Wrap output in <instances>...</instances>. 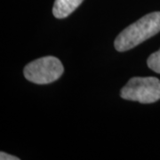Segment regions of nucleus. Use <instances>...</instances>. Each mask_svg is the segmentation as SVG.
Wrapping results in <instances>:
<instances>
[{"label":"nucleus","mask_w":160,"mask_h":160,"mask_svg":"<svg viewBox=\"0 0 160 160\" xmlns=\"http://www.w3.org/2000/svg\"><path fill=\"white\" fill-rule=\"evenodd\" d=\"M160 32V12L146 14L126 27L115 39V48L125 52L134 48Z\"/></svg>","instance_id":"obj_1"},{"label":"nucleus","mask_w":160,"mask_h":160,"mask_svg":"<svg viewBox=\"0 0 160 160\" xmlns=\"http://www.w3.org/2000/svg\"><path fill=\"white\" fill-rule=\"evenodd\" d=\"M120 96L128 101L148 104L160 100V80L154 77H134L120 92Z\"/></svg>","instance_id":"obj_2"},{"label":"nucleus","mask_w":160,"mask_h":160,"mask_svg":"<svg viewBox=\"0 0 160 160\" xmlns=\"http://www.w3.org/2000/svg\"><path fill=\"white\" fill-rule=\"evenodd\" d=\"M64 71L61 61L53 56L37 59L25 66V78L38 85H47L61 78Z\"/></svg>","instance_id":"obj_3"},{"label":"nucleus","mask_w":160,"mask_h":160,"mask_svg":"<svg viewBox=\"0 0 160 160\" xmlns=\"http://www.w3.org/2000/svg\"><path fill=\"white\" fill-rule=\"evenodd\" d=\"M83 1L84 0H55L52 13L57 19H64L72 13Z\"/></svg>","instance_id":"obj_4"},{"label":"nucleus","mask_w":160,"mask_h":160,"mask_svg":"<svg viewBox=\"0 0 160 160\" xmlns=\"http://www.w3.org/2000/svg\"><path fill=\"white\" fill-rule=\"evenodd\" d=\"M147 64L150 69H152L156 73L160 74V48L158 51L155 52L149 55L147 61Z\"/></svg>","instance_id":"obj_5"},{"label":"nucleus","mask_w":160,"mask_h":160,"mask_svg":"<svg viewBox=\"0 0 160 160\" xmlns=\"http://www.w3.org/2000/svg\"><path fill=\"white\" fill-rule=\"evenodd\" d=\"M0 158L1 160H19L20 158H17V157H14V156H12V155H9L6 153V152H3L1 151L0 153Z\"/></svg>","instance_id":"obj_6"}]
</instances>
